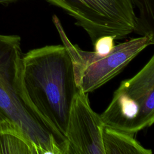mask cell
<instances>
[{
  "mask_svg": "<svg viewBox=\"0 0 154 154\" xmlns=\"http://www.w3.org/2000/svg\"><path fill=\"white\" fill-rule=\"evenodd\" d=\"M0 153L38 154L20 128L6 117L0 121Z\"/></svg>",
  "mask_w": 154,
  "mask_h": 154,
  "instance_id": "7",
  "label": "cell"
},
{
  "mask_svg": "<svg viewBox=\"0 0 154 154\" xmlns=\"http://www.w3.org/2000/svg\"><path fill=\"white\" fill-rule=\"evenodd\" d=\"M22 56L20 36L0 34V109L20 128L38 154H64L53 135L26 104L21 81Z\"/></svg>",
  "mask_w": 154,
  "mask_h": 154,
  "instance_id": "2",
  "label": "cell"
},
{
  "mask_svg": "<svg viewBox=\"0 0 154 154\" xmlns=\"http://www.w3.org/2000/svg\"><path fill=\"white\" fill-rule=\"evenodd\" d=\"M52 22L70 55L76 84L85 93L94 91L116 77L142 51L154 43V37L144 35L115 45L107 54L85 51L72 43L55 14Z\"/></svg>",
  "mask_w": 154,
  "mask_h": 154,
  "instance_id": "3",
  "label": "cell"
},
{
  "mask_svg": "<svg viewBox=\"0 0 154 154\" xmlns=\"http://www.w3.org/2000/svg\"><path fill=\"white\" fill-rule=\"evenodd\" d=\"M105 154H151L152 150L143 147L134 138L127 134L105 126L102 132Z\"/></svg>",
  "mask_w": 154,
  "mask_h": 154,
  "instance_id": "8",
  "label": "cell"
},
{
  "mask_svg": "<svg viewBox=\"0 0 154 154\" xmlns=\"http://www.w3.org/2000/svg\"><path fill=\"white\" fill-rule=\"evenodd\" d=\"M75 20L88 34L93 45L100 37L116 40L135 31L137 16L131 0H45Z\"/></svg>",
  "mask_w": 154,
  "mask_h": 154,
  "instance_id": "5",
  "label": "cell"
},
{
  "mask_svg": "<svg viewBox=\"0 0 154 154\" xmlns=\"http://www.w3.org/2000/svg\"><path fill=\"white\" fill-rule=\"evenodd\" d=\"M104 125L131 135L154 122V56L134 76L123 80L100 115Z\"/></svg>",
  "mask_w": 154,
  "mask_h": 154,
  "instance_id": "4",
  "label": "cell"
},
{
  "mask_svg": "<svg viewBox=\"0 0 154 154\" xmlns=\"http://www.w3.org/2000/svg\"><path fill=\"white\" fill-rule=\"evenodd\" d=\"M115 37L111 35L100 37L93 44L94 51L100 54H108L115 46Z\"/></svg>",
  "mask_w": 154,
  "mask_h": 154,
  "instance_id": "10",
  "label": "cell"
},
{
  "mask_svg": "<svg viewBox=\"0 0 154 154\" xmlns=\"http://www.w3.org/2000/svg\"><path fill=\"white\" fill-rule=\"evenodd\" d=\"M104 126L100 116L90 106L88 93L79 90L73 98L67 124L69 154H105Z\"/></svg>",
  "mask_w": 154,
  "mask_h": 154,
  "instance_id": "6",
  "label": "cell"
},
{
  "mask_svg": "<svg viewBox=\"0 0 154 154\" xmlns=\"http://www.w3.org/2000/svg\"><path fill=\"white\" fill-rule=\"evenodd\" d=\"M139 13L135 32L154 37V0H131Z\"/></svg>",
  "mask_w": 154,
  "mask_h": 154,
  "instance_id": "9",
  "label": "cell"
},
{
  "mask_svg": "<svg viewBox=\"0 0 154 154\" xmlns=\"http://www.w3.org/2000/svg\"><path fill=\"white\" fill-rule=\"evenodd\" d=\"M6 117H7V116L4 114V113L0 109V121L2 120V119L6 118Z\"/></svg>",
  "mask_w": 154,
  "mask_h": 154,
  "instance_id": "12",
  "label": "cell"
},
{
  "mask_svg": "<svg viewBox=\"0 0 154 154\" xmlns=\"http://www.w3.org/2000/svg\"><path fill=\"white\" fill-rule=\"evenodd\" d=\"M20 0H0V4H8L10 3L15 2Z\"/></svg>",
  "mask_w": 154,
  "mask_h": 154,
  "instance_id": "11",
  "label": "cell"
},
{
  "mask_svg": "<svg viewBox=\"0 0 154 154\" xmlns=\"http://www.w3.org/2000/svg\"><path fill=\"white\" fill-rule=\"evenodd\" d=\"M21 81L26 104L64 154H69L67 124L73 98L79 90L65 46L47 45L23 54Z\"/></svg>",
  "mask_w": 154,
  "mask_h": 154,
  "instance_id": "1",
  "label": "cell"
}]
</instances>
